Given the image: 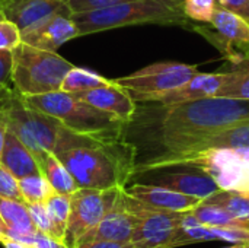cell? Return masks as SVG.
<instances>
[{"label": "cell", "mask_w": 249, "mask_h": 248, "mask_svg": "<svg viewBox=\"0 0 249 248\" xmlns=\"http://www.w3.org/2000/svg\"><path fill=\"white\" fill-rule=\"evenodd\" d=\"M45 205L53 225V238L66 243L67 225H69L70 209H71L70 194L54 193L48 197Z\"/></svg>", "instance_id": "cell-26"}, {"label": "cell", "mask_w": 249, "mask_h": 248, "mask_svg": "<svg viewBox=\"0 0 249 248\" xmlns=\"http://www.w3.org/2000/svg\"><path fill=\"white\" fill-rule=\"evenodd\" d=\"M190 29L214 45L235 67L249 51V20L232 10L217 6L207 25H191Z\"/></svg>", "instance_id": "cell-8"}, {"label": "cell", "mask_w": 249, "mask_h": 248, "mask_svg": "<svg viewBox=\"0 0 249 248\" xmlns=\"http://www.w3.org/2000/svg\"><path fill=\"white\" fill-rule=\"evenodd\" d=\"M12 0H0V10H3Z\"/></svg>", "instance_id": "cell-42"}, {"label": "cell", "mask_w": 249, "mask_h": 248, "mask_svg": "<svg viewBox=\"0 0 249 248\" xmlns=\"http://www.w3.org/2000/svg\"><path fill=\"white\" fill-rule=\"evenodd\" d=\"M184 13L190 20L209 23L217 7L216 0H182Z\"/></svg>", "instance_id": "cell-29"}, {"label": "cell", "mask_w": 249, "mask_h": 248, "mask_svg": "<svg viewBox=\"0 0 249 248\" xmlns=\"http://www.w3.org/2000/svg\"><path fill=\"white\" fill-rule=\"evenodd\" d=\"M6 132H7V126H6V121L3 120L1 113H0V155H1V151H3V143H4Z\"/></svg>", "instance_id": "cell-40"}, {"label": "cell", "mask_w": 249, "mask_h": 248, "mask_svg": "<svg viewBox=\"0 0 249 248\" xmlns=\"http://www.w3.org/2000/svg\"><path fill=\"white\" fill-rule=\"evenodd\" d=\"M242 193H244V194H247V196L249 197V190H247V191H242Z\"/></svg>", "instance_id": "cell-44"}, {"label": "cell", "mask_w": 249, "mask_h": 248, "mask_svg": "<svg viewBox=\"0 0 249 248\" xmlns=\"http://www.w3.org/2000/svg\"><path fill=\"white\" fill-rule=\"evenodd\" d=\"M124 189H79L70 194L71 209L67 225L66 243L71 248L114 208Z\"/></svg>", "instance_id": "cell-9"}, {"label": "cell", "mask_w": 249, "mask_h": 248, "mask_svg": "<svg viewBox=\"0 0 249 248\" xmlns=\"http://www.w3.org/2000/svg\"><path fill=\"white\" fill-rule=\"evenodd\" d=\"M12 63V51L0 50V88H13Z\"/></svg>", "instance_id": "cell-35"}, {"label": "cell", "mask_w": 249, "mask_h": 248, "mask_svg": "<svg viewBox=\"0 0 249 248\" xmlns=\"http://www.w3.org/2000/svg\"><path fill=\"white\" fill-rule=\"evenodd\" d=\"M0 244L3 248H35L32 244L19 241V240H13V238H7V237H1Z\"/></svg>", "instance_id": "cell-39"}, {"label": "cell", "mask_w": 249, "mask_h": 248, "mask_svg": "<svg viewBox=\"0 0 249 248\" xmlns=\"http://www.w3.org/2000/svg\"><path fill=\"white\" fill-rule=\"evenodd\" d=\"M20 31L19 28L6 18L3 10H0V50L12 51L20 44Z\"/></svg>", "instance_id": "cell-31"}, {"label": "cell", "mask_w": 249, "mask_h": 248, "mask_svg": "<svg viewBox=\"0 0 249 248\" xmlns=\"http://www.w3.org/2000/svg\"><path fill=\"white\" fill-rule=\"evenodd\" d=\"M213 148H226V149L249 148V120L236 123V124L229 126V127H226L223 130H219L216 133L204 136L203 139L196 142L187 153L169 161L165 167L175 165L181 159H184V158H187L190 155H194V153L206 151V149H213Z\"/></svg>", "instance_id": "cell-21"}, {"label": "cell", "mask_w": 249, "mask_h": 248, "mask_svg": "<svg viewBox=\"0 0 249 248\" xmlns=\"http://www.w3.org/2000/svg\"><path fill=\"white\" fill-rule=\"evenodd\" d=\"M108 82H109V79H105L104 76L98 75L93 70L73 66V69H70L66 73V76L61 82V86H60V91L77 95V94L86 92L89 89L107 85Z\"/></svg>", "instance_id": "cell-25"}, {"label": "cell", "mask_w": 249, "mask_h": 248, "mask_svg": "<svg viewBox=\"0 0 249 248\" xmlns=\"http://www.w3.org/2000/svg\"><path fill=\"white\" fill-rule=\"evenodd\" d=\"M79 37L136 25H163L190 29L182 0H134L108 7L71 13Z\"/></svg>", "instance_id": "cell-3"}, {"label": "cell", "mask_w": 249, "mask_h": 248, "mask_svg": "<svg viewBox=\"0 0 249 248\" xmlns=\"http://www.w3.org/2000/svg\"><path fill=\"white\" fill-rule=\"evenodd\" d=\"M0 162L19 180L31 174H38L39 165L35 155L9 130L4 136Z\"/></svg>", "instance_id": "cell-22"}, {"label": "cell", "mask_w": 249, "mask_h": 248, "mask_svg": "<svg viewBox=\"0 0 249 248\" xmlns=\"http://www.w3.org/2000/svg\"><path fill=\"white\" fill-rule=\"evenodd\" d=\"M64 1H67V0H64Z\"/></svg>", "instance_id": "cell-46"}, {"label": "cell", "mask_w": 249, "mask_h": 248, "mask_svg": "<svg viewBox=\"0 0 249 248\" xmlns=\"http://www.w3.org/2000/svg\"><path fill=\"white\" fill-rule=\"evenodd\" d=\"M0 240H1V235H0Z\"/></svg>", "instance_id": "cell-45"}, {"label": "cell", "mask_w": 249, "mask_h": 248, "mask_svg": "<svg viewBox=\"0 0 249 248\" xmlns=\"http://www.w3.org/2000/svg\"><path fill=\"white\" fill-rule=\"evenodd\" d=\"M64 9H69L64 0H12L3 9V13L19 31H25Z\"/></svg>", "instance_id": "cell-20"}, {"label": "cell", "mask_w": 249, "mask_h": 248, "mask_svg": "<svg viewBox=\"0 0 249 248\" xmlns=\"http://www.w3.org/2000/svg\"><path fill=\"white\" fill-rule=\"evenodd\" d=\"M131 181L155 184L197 199H207L220 189L201 168L193 165H172L137 172Z\"/></svg>", "instance_id": "cell-12"}, {"label": "cell", "mask_w": 249, "mask_h": 248, "mask_svg": "<svg viewBox=\"0 0 249 248\" xmlns=\"http://www.w3.org/2000/svg\"><path fill=\"white\" fill-rule=\"evenodd\" d=\"M76 248H136L133 243H114V241H85Z\"/></svg>", "instance_id": "cell-38"}, {"label": "cell", "mask_w": 249, "mask_h": 248, "mask_svg": "<svg viewBox=\"0 0 249 248\" xmlns=\"http://www.w3.org/2000/svg\"><path fill=\"white\" fill-rule=\"evenodd\" d=\"M28 209H29V215H31V219L34 222L36 231L53 237V225H51V219H50V215L47 210V205L45 203H29Z\"/></svg>", "instance_id": "cell-32"}, {"label": "cell", "mask_w": 249, "mask_h": 248, "mask_svg": "<svg viewBox=\"0 0 249 248\" xmlns=\"http://www.w3.org/2000/svg\"><path fill=\"white\" fill-rule=\"evenodd\" d=\"M19 190L22 200L25 203H45L51 194L55 191L47 181V178L38 172V174H31L23 178H19Z\"/></svg>", "instance_id": "cell-28"}, {"label": "cell", "mask_w": 249, "mask_h": 248, "mask_svg": "<svg viewBox=\"0 0 249 248\" xmlns=\"http://www.w3.org/2000/svg\"><path fill=\"white\" fill-rule=\"evenodd\" d=\"M190 213L200 224H204V225H210V227H233V228L249 229V224L233 218L228 210H225L219 205H214V203H210V202H206V200H201L193 210H190Z\"/></svg>", "instance_id": "cell-24"}, {"label": "cell", "mask_w": 249, "mask_h": 248, "mask_svg": "<svg viewBox=\"0 0 249 248\" xmlns=\"http://www.w3.org/2000/svg\"><path fill=\"white\" fill-rule=\"evenodd\" d=\"M38 165L41 174L47 178L55 193L73 194L76 190L80 189L66 165L53 152H45L38 159Z\"/></svg>", "instance_id": "cell-23"}, {"label": "cell", "mask_w": 249, "mask_h": 248, "mask_svg": "<svg viewBox=\"0 0 249 248\" xmlns=\"http://www.w3.org/2000/svg\"><path fill=\"white\" fill-rule=\"evenodd\" d=\"M0 197L22 200L19 190V180L0 162Z\"/></svg>", "instance_id": "cell-33"}, {"label": "cell", "mask_w": 249, "mask_h": 248, "mask_svg": "<svg viewBox=\"0 0 249 248\" xmlns=\"http://www.w3.org/2000/svg\"><path fill=\"white\" fill-rule=\"evenodd\" d=\"M238 76L223 86L216 96H231L249 99V69H238Z\"/></svg>", "instance_id": "cell-30"}, {"label": "cell", "mask_w": 249, "mask_h": 248, "mask_svg": "<svg viewBox=\"0 0 249 248\" xmlns=\"http://www.w3.org/2000/svg\"><path fill=\"white\" fill-rule=\"evenodd\" d=\"M36 228L23 200L0 197V235L31 244Z\"/></svg>", "instance_id": "cell-19"}, {"label": "cell", "mask_w": 249, "mask_h": 248, "mask_svg": "<svg viewBox=\"0 0 249 248\" xmlns=\"http://www.w3.org/2000/svg\"><path fill=\"white\" fill-rule=\"evenodd\" d=\"M206 241H226L231 244L249 243V229L233 227H210L200 224L190 212L185 215L181 227L169 241L168 248L182 247Z\"/></svg>", "instance_id": "cell-15"}, {"label": "cell", "mask_w": 249, "mask_h": 248, "mask_svg": "<svg viewBox=\"0 0 249 248\" xmlns=\"http://www.w3.org/2000/svg\"><path fill=\"white\" fill-rule=\"evenodd\" d=\"M127 1H134V0H67L66 4L71 13H79V12L108 7V6H114V4H121V3H127Z\"/></svg>", "instance_id": "cell-34"}, {"label": "cell", "mask_w": 249, "mask_h": 248, "mask_svg": "<svg viewBox=\"0 0 249 248\" xmlns=\"http://www.w3.org/2000/svg\"><path fill=\"white\" fill-rule=\"evenodd\" d=\"M175 165H193L201 168L216 181L220 190H248L247 162L241 159L235 149H206L181 159Z\"/></svg>", "instance_id": "cell-11"}, {"label": "cell", "mask_w": 249, "mask_h": 248, "mask_svg": "<svg viewBox=\"0 0 249 248\" xmlns=\"http://www.w3.org/2000/svg\"><path fill=\"white\" fill-rule=\"evenodd\" d=\"M31 244L35 248H71L67 243L55 240L50 235L41 234V232H35V235L31 240Z\"/></svg>", "instance_id": "cell-36"}, {"label": "cell", "mask_w": 249, "mask_h": 248, "mask_svg": "<svg viewBox=\"0 0 249 248\" xmlns=\"http://www.w3.org/2000/svg\"><path fill=\"white\" fill-rule=\"evenodd\" d=\"M12 86L22 96L60 91L73 64L57 51L35 48L20 41L12 50Z\"/></svg>", "instance_id": "cell-6"}, {"label": "cell", "mask_w": 249, "mask_h": 248, "mask_svg": "<svg viewBox=\"0 0 249 248\" xmlns=\"http://www.w3.org/2000/svg\"><path fill=\"white\" fill-rule=\"evenodd\" d=\"M198 73V66L178 61H160L131 75L114 79L136 102H156L165 94L179 88Z\"/></svg>", "instance_id": "cell-7"}, {"label": "cell", "mask_w": 249, "mask_h": 248, "mask_svg": "<svg viewBox=\"0 0 249 248\" xmlns=\"http://www.w3.org/2000/svg\"><path fill=\"white\" fill-rule=\"evenodd\" d=\"M82 189H125L134 174L139 149L134 143L74 133L64 127L53 152Z\"/></svg>", "instance_id": "cell-2"}, {"label": "cell", "mask_w": 249, "mask_h": 248, "mask_svg": "<svg viewBox=\"0 0 249 248\" xmlns=\"http://www.w3.org/2000/svg\"><path fill=\"white\" fill-rule=\"evenodd\" d=\"M25 102L41 113L57 118L66 129L104 139L123 137L127 123L89 105L73 94L55 91L42 95L23 96Z\"/></svg>", "instance_id": "cell-4"}, {"label": "cell", "mask_w": 249, "mask_h": 248, "mask_svg": "<svg viewBox=\"0 0 249 248\" xmlns=\"http://www.w3.org/2000/svg\"><path fill=\"white\" fill-rule=\"evenodd\" d=\"M0 89H3V88H0Z\"/></svg>", "instance_id": "cell-47"}, {"label": "cell", "mask_w": 249, "mask_h": 248, "mask_svg": "<svg viewBox=\"0 0 249 248\" xmlns=\"http://www.w3.org/2000/svg\"><path fill=\"white\" fill-rule=\"evenodd\" d=\"M125 191L128 196L142 202L143 205L171 212H190L201 202V199L182 194L166 187L139 181H131V184L125 187Z\"/></svg>", "instance_id": "cell-18"}, {"label": "cell", "mask_w": 249, "mask_h": 248, "mask_svg": "<svg viewBox=\"0 0 249 248\" xmlns=\"http://www.w3.org/2000/svg\"><path fill=\"white\" fill-rule=\"evenodd\" d=\"M245 120H249V99L242 98L209 96L165 107L159 123L160 151L137 159L136 174L165 167L169 161L187 153L204 136Z\"/></svg>", "instance_id": "cell-1"}, {"label": "cell", "mask_w": 249, "mask_h": 248, "mask_svg": "<svg viewBox=\"0 0 249 248\" xmlns=\"http://www.w3.org/2000/svg\"><path fill=\"white\" fill-rule=\"evenodd\" d=\"M204 200L219 205L220 208L228 210L233 218L249 224V197L242 191L219 190Z\"/></svg>", "instance_id": "cell-27"}, {"label": "cell", "mask_w": 249, "mask_h": 248, "mask_svg": "<svg viewBox=\"0 0 249 248\" xmlns=\"http://www.w3.org/2000/svg\"><path fill=\"white\" fill-rule=\"evenodd\" d=\"M238 248H249V243H244V244H239Z\"/></svg>", "instance_id": "cell-43"}, {"label": "cell", "mask_w": 249, "mask_h": 248, "mask_svg": "<svg viewBox=\"0 0 249 248\" xmlns=\"http://www.w3.org/2000/svg\"><path fill=\"white\" fill-rule=\"evenodd\" d=\"M136 224H137V215L128 208L125 200V189H124L114 208L80 240V243L85 241L131 243Z\"/></svg>", "instance_id": "cell-14"}, {"label": "cell", "mask_w": 249, "mask_h": 248, "mask_svg": "<svg viewBox=\"0 0 249 248\" xmlns=\"http://www.w3.org/2000/svg\"><path fill=\"white\" fill-rule=\"evenodd\" d=\"M128 208L137 215L131 243L136 248H168L169 241L181 227L188 212L155 209L133 199L125 191Z\"/></svg>", "instance_id": "cell-10"}, {"label": "cell", "mask_w": 249, "mask_h": 248, "mask_svg": "<svg viewBox=\"0 0 249 248\" xmlns=\"http://www.w3.org/2000/svg\"><path fill=\"white\" fill-rule=\"evenodd\" d=\"M0 113L7 130L13 133L36 158L54 152L64 126L54 117L28 105L13 88L0 89Z\"/></svg>", "instance_id": "cell-5"}, {"label": "cell", "mask_w": 249, "mask_h": 248, "mask_svg": "<svg viewBox=\"0 0 249 248\" xmlns=\"http://www.w3.org/2000/svg\"><path fill=\"white\" fill-rule=\"evenodd\" d=\"M235 69H249V51L245 54L244 61H242L238 67H235Z\"/></svg>", "instance_id": "cell-41"}, {"label": "cell", "mask_w": 249, "mask_h": 248, "mask_svg": "<svg viewBox=\"0 0 249 248\" xmlns=\"http://www.w3.org/2000/svg\"><path fill=\"white\" fill-rule=\"evenodd\" d=\"M238 69L220 73H196L191 79H188L179 88L165 94L156 102L163 107L178 105L184 102H191L209 96H216L219 91L231 83L238 76Z\"/></svg>", "instance_id": "cell-16"}, {"label": "cell", "mask_w": 249, "mask_h": 248, "mask_svg": "<svg viewBox=\"0 0 249 248\" xmlns=\"http://www.w3.org/2000/svg\"><path fill=\"white\" fill-rule=\"evenodd\" d=\"M76 96L124 123L131 121L137 110L136 101L125 89H123L114 80H109L107 85L77 94Z\"/></svg>", "instance_id": "cell-17"}, {"label": "cell", "mask_w": 249, "mask_h": 248, "mask_svg": "<svg viewBox=\"0 0 249 248\" xmlns=\"http://www.w3.org/2000/svg\"><path fill=\"white\" fill-rule=\"evenodd\" d=\"M77 37L79 31L69 9L55 12L36 25L20 31L22 42L47 51H57L58 47Z\"/></svg>", "instance_id": "cell-13"}, {"label": "cell", "mask_w": 249, "mask_h": 248, "mask_svg": "<svg viewBox=\"0 0 249 248\" xmlns=\"http://www.w3.org/2000/svg\"><path fill=\"white\" fill-rule=\"evenodd\" d=\"M219 7L232 10L249 20V0H216Z\"/></svg>", "instance_id": "cell-37"}]
</instances>
